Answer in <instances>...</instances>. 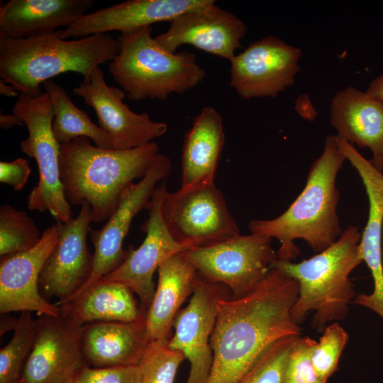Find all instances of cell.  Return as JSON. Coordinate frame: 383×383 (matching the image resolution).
I'll return each instance as SVG.
<instances>
[{"instance_id":"obj_1","label":"cell","mask_w":383,"mask_h":383,"mask_svg":"<svg viewBox=\"0 0 383 383\" xmlns=\"http://www.w3.org/2000/svg\"><path fill=\"white\" fill-rule=\"evenodd\" d=\"M298 294L297 282L272 267L249 294L221 299L211 337L213 359L208 383H239L272 343L301 335L291 315Z\"/></svg>"},{"instance_id":"obj_2","label":"cell","mask_w":383,"mask_h":383,"mask_svg":"<svg viewBox=\"0 0 383 383\" xmlns=\"http://www.w3.org/2000/svg\"><path fill=\"white\" fill-rule=\"evenodd\" d=\"M345 158L337 135H327L321 155L312 163L304 188L280 216L272 219H254L251 233L275 238L280 243L279 260L292 261L300 254L295 240L306 241L316 253L335 243L343 231L337 213L340 192L336 178Z\"/></svg>"},{"instance_id":"obj_3","label":"cell","mask_w":383,"mask_h":383,"mask_svg":"<svg viewBox=\"0 0 383 383\" xmlns=\"http://www.w3.org/2000/svg\"><path fill=\"white\" fill-rule=\"evenodd\" d=\"M159 152L155 141L128 150L100 148L86 137L60 144L59 171L65 197L70 205L88 202L92 222L107 221Z\"/></svg>"},{"instance_id":"obj_4","label":"cell","mask_w":383,"mask_h":383,"mask_svg":"<svg viewBox=\"0 0 383 383\" xmlns=\"http://www.w3.org/2000/svg\"><path fill=\"white\" fill-rule=\"evenodd\" d=\"M119 51V40L109 33L72 40L62 38V30L30 38L0 35V77L20 94L36 96L45 82L68 72L87 78Z\"/></svg>"},{"instance_id":"obj_5","label":"cell","mask_w":383,"mask_h":383,"mask_svg":"<svg viewBox=\"0 0 383 383\" xmlns=\"http://www.w3.org/2000/svg\"><path fill=\"white\" fill-rule=\"evenodd\" d=\"M360 239L359 227L350 225L335 243L309 259L300 262L277 259L274 262L272 267L298 283V296L291 310L296 323L300 325L310 311H314L311 326L323 332L328 323L346 317L356 297L349 276L363 262Z\"/></svg>"},{"instance_id":"obj_6","label":"cell","mask_w":383,"mask_h":383,"mask_svg":"<svg viewBox=\"0 0 383 383\" xmlns=\"http://www.w3.org/2000/svg\"><path fill=\"white\" fill-rule=\"evenodd\" d=\"M152 27L121 33L120 51L109 65V72L129 99L165 100L194 88L206 77L189 52L172 53L152 36Z\"/></svg>"},{"instance_id":"obj_7","label":"cell","mask_w":383,"mask_h":383,"mask_svg":"<svg viewBox=\"0 0 383 383\" xmlns=\"http://www.w3.org/2000/svg\"><path fill=\"white\" fill-rule=\"evenodd\" d=\"M13 113L23 120L28 131V137L20 143V150L35 160L39 173L38 184L28 195V209L48 211L56 221H69L73 214L60 181V144L52 130L55 113L49 94L46 91L36 96L20 94Z\"/></svg>"},{"instance_id":"obj_8","label":"cell","mask_w":383,"mask_h":383,"mask_svg":"<svg viewBox=\"0 0 383 383\" xmlns=\"http://www.w3.org/2000/svg\"><path fill=\"white\" fill-rule=\"evenodd\" d=\"M167 228L189 250L210 246L240 235L222 192L214 182L167 192L161 204Z\"/></svg>"},{"instance_id":"obj_9","label":"cell","mask_w":383,"mask_h":383,"mask_svg":"<svg viewBox=\"0 0 383 383\" xmlns=\"http://www.w3.org/2000/svg\"><path fill=\"white\" fill-rule=\"evenodd\" d=\"M271 238L257 233L238 235L181 255L204 277L226 286L232 297L252 292L277 260Z\"/></svg>"},{"instance_id":"obj_10","label":"cell","mask_w":383,"mask_h":383,"mask_svg":"<svg viewBox=\"0 0 383 383\" xmlns=\"http://www.w3.org/2000/svg\"><path fill=\"white\" fill-rule=\"evenodd\" d=\"M172 170L170 158L159 152L145 175L126 192L105 225L99 230L90 231V240L94 246L91 276L83 287L65 302L79 295L123 262L128 252L123 250V243L134 217L141 210L148 209L158 182L167 177Z\"/></svg>"},{"instance_id":"obj_11","label":"cell","mask_w":383,"mask_h":383,"mask_svg":"<svg viewBox=\"0 0 383 383\" xmlns=\"http://www.w3.org/2000/svg\"><path fill=\"white\" fill-rule=\"evenodd\" d=\"M224 284L211 281L197 272L194 292L188 305L177 314L174 335L168 345L189 360L186 383H208L212 365L211 337L216 323L218 301L231 296Z\"/></svg>"},{"instance_id":"obj_12","label":"cell","mask_w":383,"mask_h":383,"mask_svg":"<svg viewBox=\"0 0 383 383\" xmlns=\"http://www.w3.org/2000/svg\"><path fill=\"white\" fill-rule=\"evenodd\" d=\"M301 54L277 37H264L230 61V85L243 99L276 97L294 84Z\"/></svg>"},{"instance_id":"obj_13","label":"cell","mask_w":383,"mask_h":383,"mask_svg":"<svg viewBox=\"0 0 383 383\" xmlns=\"http://www.w3.org/2000/svg\"><path fill=\"white\" fill-rule=\"evenodd\" d=\"M91 222V206L87 201L81 204L76 218L56 221L58 239L42 268L38 287L45 299L57 298V306L76 294L91 276L94 256L87 238Z\"/></svg>"},{"instance_id":"obj_14","label":"cell","mask_w":383,"mask_h":383,"mask_svg":"<svg viewBox=\"0 0 383 383\" xmlns=\"http://www.w3.org/2000/svg\"><path fill=\"white\" fill-rule=\"evenodd\" d=\"M167 192L163 180L157 186L148 206V218L143 225L146 236L142 244L137 249H131L118 267L101 278L128 286L137 294L140 307L146 313L155 292V272L169 257L190 250L173 238L163 221L161 204Z\"/></svg>"},{"instance_id":"obj_15","label":"cell","mask_w":383,"mask_h":383,"mask_svg":"<svg viewBox=\"0 0 383 383\" xmlns=\"http://www.w3.org/2000/svg\"><path fill=\"white\" fill-rule=\"evenodd\" d=\"M74 92L94 109L99 126L110 137L113 149L141 147L163 136L168 130L165 123L152 121L147 113L131 110L123 103L125 92L109 86L99 67L83 78Z\"/></svg>"},{"instance_id":"obj_16","label":"cell","mask_w":383,"mask_h":383,"mask_svg":"<svg viewBox=\"0 0 383 383\" xmlns=\"http://www.w3.org/2000/svg\"><path fill=\"white\" fill-rule=\"evenodd\" d=\"M34 345L18 383H65L87 366L82 347L83 326L61 313L38 318Z\"/></svg>"},{"instance_id":"obj_17","label":"cell","mask_w":383,"mask_h":383,"mask_svg":"<svg viewBox=\"0 0 383 383\" xmlns=\"http://www.w3.org/2000/svg\"><path fill=\"white\" fill-rule=\"evenodd\" d=\"M57 223L47 228L33 248L1 256L0 312H35L38 316H56L60 308L41 295L38 280L42 268L57 243Z\"/></svg>"},{"instance_id":"obj_18","label":"cell","mask_w":383,"mask_h":383,"mask_svg":"<svg viewBox=\"0 0 383 383\" xmlns=\"http://www.w3.org/2000/svg\"><path fill=\"white\" fill-rule=\"evenodd\" d=\"M246 30L247 26L240 18L218 6L214 1L177 16L165 33L154 38L172 53L183 45H190L231 61L242 47Z\"/></svg>"},{"instance_id":"obj_19","label":"cell","mask_w":383,"mask_h":383,"mask_svg":"<svg viewBox=\"0 0 383 383\" xmlns=\"http://www.w3.org/2000/svg\"><path fill=\"white\" fill-rule=\"evenodd\" d=\"M213 0H128L87 13L62 30V38H81L109 31L121 33L171 22L177 16L208 6Z\"/></svg>"},{"instance_id":"obj_20","label":"cell","mask_w":383,"mask_h":383,"mask_svg":"<svg viewBox=\"0 0 383 383\" xmlns=\"http://www.w3.org/2000/svg\"><path fill=\"white\" fill-rule=\"evenodd\" d=\"M330 122L339 138L369 148L371 163L383 172V101L354 87H345L332 99Z\"/></svg>"},{"instance_id":"obj_21","label":"cell","mask_w":383,"mask_h":383,"mask_svg":"<svg viewBox=\"0 0 383 383\" xmlns=\"http://www.w3.org/2000/svg\"><path fill=\"white\" fill-rule=\"evenodd\" d=\"M94 0H10L0 8V35L22 39L68 27L94 6Z\"/></svg>"},{"instance_id":"obj_22","label":"cell","mask_w":383,"mask_h":383,"mask_svg":"<svg viewBox=\"0 0 383 383\" xmlns=\"http://www.w3.org/2000/svg\"><path fill=\"white\" fill-rule=\"evenodd\" d=\"M145 318L134 322L96 321L83 326L82 352L94 367L138 365L150 342Z\"/></svg>"},{"instance_id":"obj_23","label":"cell","mask_w":383,"mask_h":383,"mask_svg":"<svg viewBox=\"0 0 383 383\" xmlns=\"http://www.w3.org/2000/svg\"><path fill=\"white\" fill-rule=\"evenodd\" d=\"M158 282L145 318L150 341L170 339L181 306L192 295L196 268L181 253L167 259L158 268Z\"/></svg>"},{"instance_id":"obj_24","label":"cell","mask_w":383,"mask_h":383,"mask_svg":"<svg viewBox=\"0 0 383 383\" xmlns=\"http://www.w3.org/2000/svg\"><path fill=\"white\" fill-rule=\"evenodd\" d=\"M126 285L99 279L79 295L57 306L79 326L96 321L134 322L146 318Z\"/></svg>"},{"instance_id":"obj_25","label":"cell","mask_w":383,"mask_h":383,"mask_svg":"<svg viewBox=\"0 0 383 383\" xmlns=\"http://www.w3.org/2000/svg\"><path fill=\"white\" fill-rule=\"evenodd\" d=\"M224 142L221 113L213 107H203L184 138L181 187L214 182Z\"/></svg>"},{"instance_id":"obj_26","label":"cell","mask_w":383,"mask_h":383,"mask_svg":"<svg viewBox=\"0 0 383 383\" xmlns=\"http://www.w3.org/2000/svg\"><path fill=\"white\" fill-rule=\"evenodd\" d=\"M43 86L52 101L55 113L52 130L59 144L86 137L100 148L113 149L109 135L92 122L86 112L74 105L61 86L52 79L45 82Z\"/></svg>"},{"instance_id":"obj_27","label":"cell","mask_w":383,"mask_h":383,"mask_svg":"<svg viewBox=\"0 0 383 383\" xmlns=\"http://www.w3.org/2000/svg\"><path fill=\"white\" fill-rule=\"evenodd\" d=\"M38 321L23 311L9 343L0 350V383H18L24 364L34 345Z\"/></svg>"},{"instance_id":"obj_28","label":"cell","mask_w":383,"mask_h":383,"mask_svg":"<svg viewBox=\"0 0 383 383\" xmlns=\"http://www.w3.org/2000/svg\"><path fill=\"white\" fill-rule=\"evenodd\" d=\"M41 237L39 228L26 212L9 204L0 206L1 256L29 250Z\"/></svg>"},{"instance_id":"obj_29","label":"cell","mask_w":383,"mask_h":383,"mask_svg":"<svg viewBox=\"0 0 383 383\" xmlns=\"http://www.w3.org/2000/svg\"><path fill=\"white\" fill-rule=\"evenodd\" d=\"M168 342L160 340L148 343L138 364L142 383H174L185 357L180 351L170 348Z\"/></svg>"},{"instance_id":"obj_30","label":"cell","mask_w":383,"mask_h":383,"mask_svg":"<svg viewBox=\"0 0 383 383\" xmlns=\"http://www.w3.org/2000/svg\"><path fill=\"white\" fill-rule=\"evenodd\" d=\"M301 335H287L272 343L239 383H284L291 350Z\"/></svg>"},{"instance_id":"obj_31","label":"cell","mask_w":383,"mask_h":383,"mask_svg":"<svg viewBox=\"0 0 383 383\" xmlns=\"http://www.w3.org/2000/svg\"><path fill=\"white\" fill-rule=\"evenodd\" d=\"M349 336L337 322L328 325L319 341L316 342L311 355L314 369L323 383L337 370L342 352Z\"/></svg>"},{"instance_id":"obj_32","label":"cell","mask_w":383,"mask_h":383,"mask_svg":"<svg viewBox=\"0 0 383 383\" xmlns=\"http://www.w3.org/2000/svg\"><path fill=\"white\" fill-rule=\"evenodd\" d=\"M316 342L307 336L297 338L289 355L284 383H323L311 360Z\"/></svg>"},{"instance_id":"obj_33","label":"cell","mask_w":383,"mask_h":383,"mask_svg":"<svg viewBox=\"0 0 383 383\" xmlns=\"http://www.w3.org/2000/svg\"><path fill=\"white\" fill-rule=\"evenodd\" d=\"M73 383H142L138 365L89 367L79 370Z\"/></svg>"},{"instance_id":"obj_34","label":"cell","mask_w":383,"mask_h":383,"mask_svg":"<svg viewBox=\"0 0 383 383\" xmlns=\"http://www.w3.org/2000/svg\"><path fill=\"white\" fill-rule=\"evenodd\" d=\"M31 174L28 160L18 157L11 162H0V182L21 191Z\"/></svg>"},{"instance_id":"obj_35","label":"cell","mask_w":383,"mask_h":383,"mask_svg":"<svg viewBox=\"0 0 383 383\" xmlns=\"http://www.w3.org/2000/svg\"><path fill=\"white\" fill-rule=\"evenodd\" d=\"M365 91L374 98L383 101V73L370 82Z\"/></svg>"},{"instance_id":"obj_36","label":"cell","mask_w":383,"mask_h":383,"mask_svg":"<svg viewBox=\"0 0 383 383\" xmlns=\"http://www.w3.org/2000/svg\"><path fill=\"white\" fill-rule=\"evenodd\" d=\"M25 123L23 120L13 113L0 115V126L3 129H9L16 126H22Z\"/></svg>"},{"instance_id":"obj_37","label":"cell","mask_w":383,"mask_h":383,"mask_svg":"<svg viewBox=\"0 0 383 383\" xmlns=\"http://www.w3.org/2000/svg\"><path fill=\"white\" fill-rule=\"evenodd\" d=\"M18 318H16L11 316H3L1 317L0 321V335H2L5 333L11 330H15L18 325Z\"/></svg>"},{"instance_id":"obj_38","label":"cell","mask_w":383,"mask_h":383,"mask_svg":"<svg viewBox=\"0 0 383 383\" xmlns=\"http://www.w3.org/2000/svg\"><path fill=\"white\" fill-rule=\"evenodd\" d=\"M0 94L7 97H14L20 95V93L13 86L1 79L0 81Z\"/></svg>"},{"instance_id":"obj_39","label":"cell","mask_w":383,"mask_h":383,"mask_svg":"<svg viewBox=\"0 0 383 383\" xmlns=\"http://www.w3.org/2000/svg\"><path fill=\"white\" fill-rule=\"evenodd\" d=\"M65 383H73V382H72V380H71V381L66 382Z\"/></svg>"}]
</instances>
